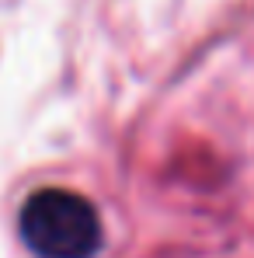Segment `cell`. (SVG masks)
I'll list each match as a JSON object with an SVG mask.
<instances>
[{
    "mask_svg": "<svg viewBox=\"0 0 254 258\" xmlns=\"http://www.w3.org/2000/svg\"><path fill=\"white\" fill-rule=\"evenodd\" d=\"M18 227L21 241L39 258H94L105 241L98 210L70 188L32 192L21 206Z\"/></svg>",
    "mask_w": 254,
    "mask_h": 258,
    "instance_id": "cell-1",
    "label": "cell"
}]
</instances>
